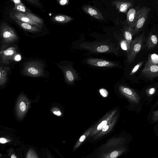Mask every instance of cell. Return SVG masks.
I'll return each instance as SVG.
<instances>
[{
    "label": "cell",
    "mask_w": 158,
    "mask_h": 158,
    "mask_svg": "<svg viewBox=\"0 0 158 158\" xmlns=\"http://www.w3.org/2000/svg\"><path fill=\"white\" fill-rule=\"evenodd\" d=\"M0 36L5 44L14 43L18 39L14 30L6 23H2L0 26Z\"/></svg>",
    "instance_id": "cell-7"
},
{
    "label": "cell",
    "mask_w": 158,
    "mask_h": 158,
    "mask_svg": "<svg viewBox=\"0 0 158 158\" xmlns=\"http://www.w3.org/2000/svg\"><path fill=\"white\" fill-rule=\"evenodd\" d=\"M26 1L27 2H29V3H30L34 4L35 5L39 6H40V3L38 0H27Z\"/></svg>",
    "instance_id": "cell-34"
},
{
    "label": "cell",
    "mask_w": 158,
    "mask_h": 158,
    "mask_svg": "<svg viewBox=\"0 0 158 158\" xmlns=\"http://www.w3.org/2000/svg\"><path fill=\"white\" fill-rule=\"evenodd\" d=\"M141 76L148 79H153L158 77V64H149L145 63L142 69Z\"/></svg>",
    "instance_id": "cell-12"
},
{
    "label": "cell",
    "mask_w": 158,
    "mask_h": 158,
    "mask_svg": "<svg viewBox=\"0 0 158 158\" xmlns=\"http://www.w3.org/2000/svg\"><path fill=\"white\" fill-rule=\"evenodd\" d=\"M0 158H8L6 154L0 153Z\"/></svg>",
    "instance_id": "cell-37"
},
{
    "label": "cell",
    "mask_w": 158,
    "mask_h": 158,
    "mask_svg": "<svg viewBox=\"0 0 158 158\" xmlns=\"http://www.w3.org/2000/svg\"><path fill=\"white\" fill-rule=\"evenodd\" d=\"M59 1L60 4L63 6L67 4L69 2V1L67 0H61Z\"/></svg>",
    "instance_id": "cell-36"
},
{
    "label": "cell",
    "mask_w": 158,
    "mask_h": 158,
    "mask_svg": "<svg viewBox=\"0 0 158 158\" xmlns=\"http://www.w3.org/2000/svg\"><path fill=\"white\" fill-rule=\"evenodd\" d=\"M25 14L27 16L34 22L40 25L43 24V20L40 18L37 17L30 12H27Z\"/></svg>",
    "instance_id": "cell-26"
},
{
    "label": "cell",
    "mask_w": 158,
    "mask_h": 158,
    "mask_svg": "<svg viewBox=\"0 0 158 158\" xmlns=\"http://www.w3.org/2000/svg\"><path fill=\"white\" fill-rule=\"evenodd\" d=\"M143 33L132 40L129 52L127 54V62L130 64L133 62L136 55L141 50L144 40Z\"/></svg>",
    "instance_id": "cell-6"
},
{
    "label": "cell",
    "mask_w": 158,
    "mask_h": 158,
    "mask_svg": "<svg viewBox=\"0 0 158 158\" xmlns=\"http://www.w3.org/2000/svg\"><path fill=\"white\" fill-rule=\"evenodd\" d=\"M146 63L149 64H158V55L156 53L149 54Z\"/></svg>",
    "instance_id": "cell-25"
},
{
    "label": "cell",
    "mask_w": 158,
    "mask_h": 158,
    "mask_svg": "<svg viewBox=\"0 0 158 158\" xmlns=\"http://www.w3.org/2000/svg\"><path fill=\"white\" fill-rule=\"evenodd\" d=\"M85 138V136L84 135H82L80 138L79 139V141L81 142H83Z\"/></svg>",
    "instance_id": "cell-38"
},
{
    "label": "cell",
    "mask_w": 158,
    "mask_h": 158,
    "mask_svg": "<svg viewBox=\"0 0 158 158\" xmlns=\"http://www.w3.org/2000/svg\"><path fill=\"white\" fill-rule=\"evenodd\" d=\"M15 7L14 10L16 11L22 12L25 13L27 12H30L29 10H27L25 5L22 2L17 4H15Z\"/></svg>",
    "instance_id": "cell-27"
},
{
    "label": "cell",
    "mask_w": 158,
    "mask_h": 158,
    "mask_svg": "<svg viewBox=\"0 0 158 158\" xmlns=\"http://www.w3.org/2000/svg\"><path fill=\"white\" fill-rule=\"evenodd\" d=\"M82 9L86 13L94 19L102 20L104 18L101 12L94 7L89 5H85L83 6Z\"/></svg>",
    "instance_id": "cell-16"
},
{
    "label": "cell",
    "mask_w": 158,
    "mask_h": 158,
    "mask_svg": "<svg viewBox=\"0 0 158 158\" xmlns=\"http://www.w3.org/2000/svg\"><path fill=\"white\" fill-rule=\"evenodd\" d=\"M10 68L1 66L0 69V86L2 88L7 83Z\"/></svg>",
    "instance_id": "cell-21"
},
{
    "label": "cell",
    "mask_w": 158,
    "mask_h": 158,
    "mask_svg": "<svg viewBox=\"0 0 158 158\" xmlns=\"http://www.w3.org/2000/svg\"><path fill=\"white\" fill-rule=\"evenodd\" d=\"M0 51V63L4 65H9L14 59L18 52V48L15 45H2Z\"/></svg>",
    "instance_id": "cell-5"
},
{
    "label": "cell",
    "mask_w": 158,
    "mask_h": 158,
    "mask_svg": "<svg viewBox=\"0 0 158 158\" xmlns=\"http://www.w3.org/2000/svg\"><path fill=\"white\" fill-rule=\"evenodd\" d=\"M158 44V38L156 34L150 32L147 39L146 46L148 50L154 49Z\"/></svg>",
    "instance_id": "cell-20"
},
{
    "label": "cell",
    "mask_w": 158,
    "mask_h": 158,
    "mask_svg": "<svg viewBox=\"0 0 158 158\" xmlns=\"http://www.w3.org/2000/svg\"><path fill=\"white\" fill-rule=\"evenodd\" d=\"M156 105H158V102H157Z\"/></svg>",
    "instance_id": "cell-42"
},
{
    "label": "cell",
    "mask_w": 158,
    "mask_h": 158,
    "mask_svg": "<svg viewBox=\"0 0 158 158\" xmlns=\"http://www.w3.org/2000/svg\"><path fill=\"white\" fill-rule=\"evenodd\" d=\"M118 153L117 151L113 152L110 154L111 158H116L118 156Z\"/></svg>",
    "instance_id": "cell-35"
},
{
    "label": "cell",
    "mask_w": 158,
    "mask_h": 158,
    "mask_svg": "<svg viewBox=\"0 0 158 158\" xmlns=\"http://www.w3.org/2000/svg\"><path fill=\"white\" fill-rule=\"evenodd\" d=\"M73 19L72 17L61 15H56L53 18V20L54 21L61 23H67L73 20Z\"/></svg>",
    "instance_id": "cell-23"
},
{
    "label": "cell",
    "mask_w": 158,
    "mask_h": 158,
    "mask_svg": "<svg viewBox=\"0 0 158 158\" xmlns=\"http://www.w3.org/2000/svg\"><path fill=\"white\" fill-rule=\"evenodd\" d=\"M8 158H23V155L22 148H15L14 146L10 147L6 150Z\"/></svg>",
    "instance_id": "cell-18"
},
{
    "label": "cell",
    "mask_w": 158,
    "mask_h": 158,
    "mask_svg": "<svg viewBox=\"0 0 158 158\" xmlns=\"http://www.w3.org/2000/svg\"><path fill=\"white\" fill-rule=\"evenodd\" d=\"M143 63V61H141L136 64L132 69L130 73V75L131 76L135 73L141 67Z\"/></svg>",
    "instance_id": "cell-28"
},
{
    "label": "cell",
    "mask_w": 158,
    "mask_h": 158,
    "mask_svg": "<svg viewBox=\"0 0 158 158\" xmlns=\"http://www.w3.org/2000/svg\"><path fill=\"white\" fill-rule=\"evenodd\" d=\"M140 5H139L135 8H131L127 13L126 24L131 31L134 28L137 20L140 8Z\"/></svg>",
    "instance_id": "cell-14"
},
{
    "label": "cell",
    "mask_w": 158,
    "mask_h": 158,
    "mask_svg": "<svg viewBox=\"0 0 158 158\" xmlns=\"http://www.w3.org/2000/svg\"><path fill=\"white\" fill-rule=\"evenodd\" d=\"M2 128V129L0 131V143L1 148L6 146H20L22 141L15 130L3 127Z\"/></svg>",
    "instance_id": "cell-3"
},
{
    "label": "cell",
    "mask_w": 158,
    "mask_h": 158,
    "mask_svg": "<svg viewBox=\"0 0 158 158\" xmlns=\"http://www.w3.org/2000/svg\"><path fill=\"white\" fill-rule=\"evenodd\" d=\"M21 59V57L19 55H17L15 56V60L17 61H18L20 60Z\"/></svg>",
    "instance_id": "cell-39"
},
{
    "label": "cell",
    "mask_w": 158,
    "mask_h": 158,
    "mask_svg": "<svg viewBox=\"0 0 158 158\" xmlns=\"http://www.w3.org/2000/svg\"><path fill=\"white\" fill-rule=\"evenodd\" d=\"M150 9L144 6L140 8L135 25L131 32L133 36L137 35L143 27L148 19Z\"/></svg>",
    "instance_id": "cell-8"
},
{
    "label": "cell",
    "mask_w": 158,
    "mask_h": 158,
    "mask_svg": "<svg viewBox=\"0 0 158 158\" xmlns=\"http://www.w3.org/2000/svg\"><path fill=\"white\" fill-rule=\"evenodd\" d=\"M99 92L101 94L103 97H106L108 95L107 91L105 89H102L99 90Z\"/></svg>",
    "instance_id": "cell-33"
},
{
    "label": "cell",
    "mask_w": 158,
    "mask_h": 158,
    "mask_svg": "<svg viewBox=\"0 0 158 158\" xmlns=\"http://www.w3.org/2000/svg\"><path fill=\"white\" fill-rule=\"evenodd\" d=\"M52 113L55 115L58 116H61L62 113L60 110L57 107H54L51 109Z\"/></svg>",
    "instance_id": "cell-29"
},
{
    "label": "cell",
    "mask_w": 158,
    "mask_h": 158,
    "mask_svg": "<svg viewBox=\"0 0 158 158\" xmlns=\"http://www.w3.org/2000/svg\"><path fill=\"white\" fill-rule=\"evenodd\" d=\"M157 6H158V1H157Z\"/></svg>",
    "instance_id": "cell-41"
},
{
    "label": "cell",
    "mask_w": 158,
    "mask_h": 158,
    "mask_svg": "<svg viewBox=\"0 0 158 158\" xmlns=\"http://www.w3.org/2000/svg\"><path fill=\"white\" fill-rule=\"evenodd\" d=\"M44 65L40 61L31 60L24 64L22 73L24 76L33 77H47Z\"/></svg>",
    "instance_id": "cell-2"
},
{
    "label": "cell",
    "mask_w": 158,
    "mask_h": 158,
    "mask_svg": "<svg viewBox=\"0 0 158 158\" xmlns=\"http://www.w3.org/2000/svg\"><path fill=\"white\" fill-rule=\"evenodd\" d=\"M41 158H56L46 147H42L40 149Z\"/></svg>",
    "instance_id": "cell-24"
},
{
    "label": "cell",
    "mask_w": 158,
    "mask_h": 158,
    "mask_svg": "<svg viewBox=\"0 0 158 158\" xmlns=\"http://www.w3.org/2000/svg\"><path fill=\"white\" fill-rule=\"evenodd\" d=\"M20 147L22 149L24 158H41L40 151L35 146L22 142Z\"/></svg>",
    "instance_id": "cell-11"
},
{
    "label": "cell",
    "mask_w": 158,
    "mask_h": 158,
    "mask_svg": "<svg viewBox=\"0 0 158 158\" xmlns=\"http://www.w3.org/2000/svg\"><path fill=\"white\" fill-rule=\"evenodd\" d=\"M120 45L122 49L126 51L127 52L128 50V46L127 43L125 39L123 40L120 41Z\"/></svg>",
    "instance_id": "cell-31"
},
{
    "label": "cell",
    "mask_w": 158,
    "mask_h": 158,
    "mask_svg": "<svg viewBox=\"0 0 158 158\" xmlns=\"http://www.w3.org/2000/svg\"><path fill=\"white\" fill-rule=\"evenodd\" d=\"M83 49L95 53H116L118 49L114 45L107 42L83 43L80 45Z\"/></svg>",
    "instance_id": "cell-1"
},
{
    "label": "cell",
    "mask_w": 158,
    "mask_h": 158,
    "mask_svg": "<svg viewBox=\"0 0 158 158\" xmlns=\"http://www.w3.org/2000/svg\"><path fill=\"white\" fill-rule=\"evenodd\" d=\"M111 3L119 12L122 13H126L133 5V2L131 1L121 0H115L112 1Z\"/></svg>",
    "instance_id": "cell-15"
},
{
    "label": "cell",
    "mask_w": 158,
    "mask_h": 158,
    "mask_svg": "<svg viewBox=\"0 0 158 158\" xmlns=\"http://www.w3.org/2000/svg\"><path fill=\"white\" fill-rule=\"evenodd\" d=\"M120 93L126 98L133 105L138 104L140 102V97L137 93L132 89L124 85L118 87Z\"/></svg>",
    "instance_id": "cell-10"
},
{
    "label": "cell",
    "mask_w": 158,
    "mask_h": 158,
    "mask_svg": "<svg viewBox=\"0 0 158 158\" xmlns=\"http://www.w3.org/2000/svg\"><path fill=\"white\" fill-rule=\"evenodd\" d=\"M152 113V119L155 122L158 120V110L153 111Z\"/></svg>",
    "instance_id": "cell-32"
},
{
    "label": "cell",
    "mask_w": 158,
    "mask_h": 158,
    "mask_svg": "<svg viewBox=\"0 0 158 158\" xmlns=\"http://www.w3.org/2000/svg\"><path fill=\"white\" fill-rule=\"evenodd\" d=\"M14 17L19 20L25 23H29L32 25L37 26L39 28L42 27L40 25L33 22L28 17L26 14L21 12L15 11L12 14Z\"/></svg>",
    "instance_id": "cell-17"
},
{
    "label": "cell",
    "mask_w": 158,
    "mask_h": 158,
    "mask_svg": "<svg viewBox=\"0 0 158 158\" xmlns=\"http://www.w3.org/2000/svg\"><path fill=\"white\" fill-rule=\"evenodd\" d=\"M123 33L125 40L126 41L128 46V50L127 52V54L130 50L131 44L132 41L133 36L131 29L126 24L123 29Z\"/></svg>",
    "instance_id": "cell-22"
},
{
    "label": "cell",
    "mask_w": 158,
    "mask_h": 158,
    "mask_svg": "<svg viewBox=\"0 0 158 158\" xmlns=\"http://www.w3.org/2000/svg\"><path fill=\"white\" fill-rule=\"evenodd\" d=\"M86 63L89 65L98 67H114L118 64L114 61L97 58H89L86 60Z\"/></svg>",
    "instance_id": "cell-13"
},
{
    "label": "cell",
    "mask_w": 158,
    "mask_h": 158,
    "mask_svg": "<svg viewBox=\"0 0 158 158\" xmlns=\"http://www.w3.org/2000/svg\"><path fill=\"white\" fill-rule=\"evenodd\" d=\"M32 102L26 94L21 93L19 96L15 106V112L17 119L22 121L26 115Z\"/></svg>",
    "instance_id": "cell-4"
},
{
    "label": "cell",
    "mask_w": 158,
    "mask_h": 158,
    "mask_svg": "<svg viewBox=\"0 0 158 158\" xmlns=\"http://www.w3.org/2000/svg\"><path fill=\"white\" fill-rule=\"evenodd\" d=\"M10 17L23 29L31 32H37L41 31L40 28L29 23L21 22L16 19L14 16L10 14Z\"/></svg>",
    "instance_id": "cell-19"
},
{
    "label": "cell",
    "mask_w": 158,
    "mask_h": 158,
    "mask_svg": "<svg viewBox=\"0 0 158 158\" xmlns=\"http://www.w3.org/2000/svg\"><path fill=\"white\" fill-rule=\"evenodd\" d=\"M15 4H17L21 3V2L19 0H14L12 1Z\"/></svg>",
    "instance_id": "cell-40"
},
{
    "label": "cell",
    "mask_w": 158,
    "mask_h": 158,
    "mask_svg": "<svg viewBox=\"0 0 158 158\" xmlns=\"http://www.w3.org/2000/svg\"><path fill=\"white\" fill-rule=\"evenodd\" d=\"M64 75V81L67 84L72 85L78 78L75 70L70 64H58Z\"/></svg>",
    "instance_id": "cell-9"
},
{
    "label": "cell",
    "mask_w": 158,
    "mask_h": 158,
    "mask_svg": "<svg viewBox=\"0 0 158 158\" xmlns=\"http://www.w3.org/2000/svg\"><path fill=\"white\" fill-rule=\"evenodd\" d=\"M156 90V89L155 87L148 88L146 90V93L148 97H151L155 94Z\"/></svg>",
    "instance_id": "cell-30"
}]
</instances>
